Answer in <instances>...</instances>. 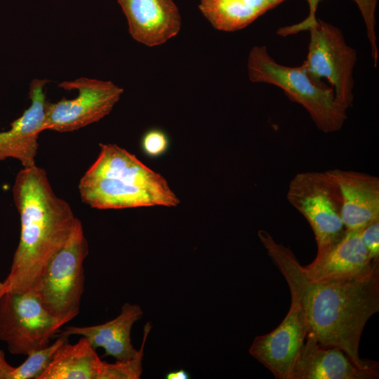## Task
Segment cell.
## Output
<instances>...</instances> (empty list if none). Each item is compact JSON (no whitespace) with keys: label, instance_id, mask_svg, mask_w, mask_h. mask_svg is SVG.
<instances>
[{"label":"cell","instance_id":"6da1fadb","mask_svg":"<svg viewBox=\"0 0 379 379\" xmlns=\"http://www.w3.org/2000/svg\"><path fill=\"white\" fill-rule=\"evenodd\" d=\"M269 257L284 276L291 298L300 308L307 334L319 345L342 350L360 368L378 371V363L361 359L359 343L368 319L379 311V261L355 277L312 281L289 247L265 230L258 232Z\"/></svg>","mask_w":379,"mask_h":379},{"label":"cell","instance_id":"7a4b0ae2","mask_svg":"<svg viewBox=\"0 0 379 379\" xmlns=\"http://www.w3.org/2000/svg\"><path fill=\"white\" fill-rule=\"evenodd\" d=\"M13 196L21 232L5 279L7 291L35 292L48 263L81 221L69 204L55 194L45 170L36 165L18 172Z\"/></svg>","mask_w":379,"mask_h":379},{"label":"cell","instance_id":"3957f363","mask_svg":"<svg viewBox=\"0 0 379 379\" xmlns=\"http://www.w3.org/2000/svg\"><path fill=\"white\" fill-rule=\"evenodd\" d=\"M98 158L79 183L81 200L97 209L177 206L180 200L159 173L115 144H100Z\"/></svg>","mask_w":379,"mask_h":379},{"label":"cell","instance_id":"277c9868","mask_svg":"<svg viewBox=\"0 0 379 379\" xmlns=\"http://www.w3.org/2000/svg\"><path fill=\"white\" fill-rule=\"evenodd\" d=\"M248 73L252 82L267 83L282 89L291 100L301 105L317 127L333 133L343 126L346 111L335 100L333 88L314 80L304 63L288 67L277 63L265 46H254L248 58Z\"/></svg>","mask_w":379,"mask_h":379},{"label":"cell","instance_id":"5b68a950","mask_svg":"<svg viewBox=\"0 0 379 379\" xmlns=\"http://www.w3.org/2000/svg\"><path fill=\"white\" fill-rule=\"evenodd\" d=\"M88 245L80 222L46 267L35 291L41 305L63 325L76 317L84 290Z\"/></svg>","mask_w":379,"mask_h":379},{"label":"cell","instance_id":"8992f818","mask_svg":"<svg viewBox=\"0 0 379 379\" xmlns=\"http://www.w3.org/2000/svg\"><path fill=\"white\" fill-rule=\"evenodd\" d=\"M286 198L310 225L317 246L316 256L327 252L342 239L345 232L342 198L327 171L297 173L289 182Z\"/></svg>","mask_w":379,"mask_h":379},{"label":"cell","instance_id":"52a82bcc","mask_svg":"<svg viewBox=\"0 0 379 379\" xmlns=\"http://www.w3.org/2000/svg\"><path fill=\"white\" fill-rule=\"evenodd\" d=\"M303 30L310 33L308 53L303 62L308 74L318 82L326 78L333 88L335 101L347 110L354 100L356 51L346 44L338 27L323 20L316 18L298 32Z\"/></svg>","mask_w":379,"mask_h":379},{"label":"cell","instance_id":"ba28073f","mask_svg":"<svg viewBox=\"0 0 379 379\" xmlns=\"http://www.w3.org/2000/svg\"><path fill=\"white\" fill-rule=\"evenodd\" d=\"M62 326L34 292L6 291L0 298V340L13 354L27 356L48 345Z\"/></svg>","mask_w":379,"mask_h":379},{"label":"cell","instance_id":"9c48e42d","mask_svg":"<svg viewBox=\"0 0 379 379\" xmlns=\"http://www.w3.org/2000/svg\"><path fill=\"white\" fill-rule=\"evenodd\" d=\"M58 86L67 91L77 90L78 95L46 102L44 130L71 132L99 121L111 112L124 91L110 81L87 77L62 81Z\"/></svg>","mask_w":379,"mask_h":379},{"label":"cell","instance_id":"30bf717a","mask_svg":"<svg viewBox=\"0 0 379 379\" xmlns=\"http://www.w3.org/2000/svg\"><path fill=\"white\" fill-rule=\"evenodd\" d=\"M307 329L298 305L291 300L289 310L271 332L256 336L250 354L277 379H292L295 365L305 341Z\"/></svg>","mask_w":379,"mask_h":379},{"label":"cell","instance_id":"8fae6325","mask_svg":"<svg viewBox=\"0 0 379 379\" xmlns=\"http://www.w3.org/2000/svg\"><path fill=\"white\" fill-rule=\"evenodd\" d=\"M47 79H33L29 86V107L11 123V128L0 132V161L13 158L23 168L36 166L39 147L38 138L44 131L46 95L44 88Z\"/></svg>","mask_w":379,"mask_h":379},{"label":"cell","instance_id":"7c38bea8","mask_svg":"<svg viewBox=\"0 0 379 379\" xmlns=\"http://www.w3.org/2000/svg\"><path fill=\"white\" fill-rule=\"evenodd\" d=\"M137 41L147 46L162 44L181 27L178 8L173 0H117Z\"/></svg>","mask_w":379,"mask_h":379},{"label":"cell","instance_id":"4fadbf2b","mask_svg":"<svg viewBox=\"0 0 379 379\" xmlns=\"http://www.w3.org/2000/svg\"><path fill=\"white\" fill-rule=\"evenodd\" d=\"M342 198L345 230L361 229L379 219V178L366 173L334 168L327 171Z\"/></svg>","mask_w":379,"mask_h":379},{"label":"cell","instance_id":"5bb4252c","mask_svg":"<svg viewBox=\"0 0 379 379\" xmlns=\"http://www.w3.org/2000/svg\"><path fill=\"white\" fill-rule=\"evenodd\" d=\"M378 261L371 259L364 247L361 229L345 230L337 244L303 266V270L312 281L345 279L368 272Z\"/></svg>","mask_w":379,"mask_h":379},{"label":"cell","instance_id":"9a60e30c","mask_svg":"<svg viewBox=\"0 0 379 379\" xmlns=\"http://www.w3.org/2000/svg\"><path fill=\"white\" fill-rule=\"evenodd\" d=\"M378 371L359 368L340 349L324 347L307 335L292 379H375Z\"/></svg>","mask_w":379,"mask_h":379},{"label":"cell","instance_id":"2e32d148","mask_svg":"<svg viewBox=\"0 0 379 379\" xmlns=\"http://www.w3.org/2000/svg\"><path fill=\"white\" fill-rule=\"evenodd\" d=\"M143 311L136 304L126 302L120 314L112 320L89 326H67L56 337L78 335L86 338L96 350H105L104 356H112L119 361H127L138 354L131 340L134 323L141 319Z\"/></svg>","mask_w":379,"mask_h":379},{"label":"cell","instance_id":"e0dca14e","mask_svg":"<svg viewBox=\"0 0 379 379\" xmlns=\"http://www.w3.org/2000/svg\"><path fill=\"white\" fill-rule=\"evenodd\" d=\"M105 364L81 336L74 345L67 340L38 379H102Z\"/></svg>","mask_w":379,"mask_h":379},{"label":"cell","instance_id":"ac0fdd59","mask_svg":"<svg viewBox=\"0 0 379 379\" xmlns=\"http://www.w3.org/2000/svg\"><path fill=\"white\" fill-rule=\"evenodd\" d=\"M199 8L216 29L234 32L274 8L269 0H201Z\"/></svg>","mask_w":379,"mask_h":379},{"label":"cell","instance_id":"d6986e66","mask_svg":"<svg viewBox=\"0 0 379 379\" xmlns=\"http://www.w3.org/2000/svg\"><path fill=\"white\" fill-rule=\"evenodd\" d=\"M67 340H68V337H58L52 345L29 354L27 359L22 364L18 367H15L11 379H38L50 364L57 350Z\"/></svg>","mask_w":379,"mask_h":379},{"label":"cell","instance_id":"ffe728a7","mask_svg":"<svg viewBox=\"0 0 379 379\" xmlns=\"http://www.w3.org/2000/svg\"><path fill=\"white\" fill-rule=\"evenodd\" d=\"M309 4L310 12L308 16L302 21L303 23L309 22L316 18L315 13L317 5L321 0H307ZM354 1L364 20L367 37L369 40L371 48V55L374 61V66L376 67L378 60V51L377 48V38L375 34V10L378 0H352Z\"/></svg>","mask_w":379,"mask_h":379},{"label":"cell","instance_id":"44dd1931","mask_svg":"<svg viewBox=\"0 0 379 379\" xmlns=\"http://www.w3.org/2000/svg\"><path fill=\"white\" fill-rule=\"evenodd\" d=\"M152 325L147 322L144 326L143 340L137 355L127 361H117L114 364L106 362L102 379H138L142 372V361L147 336L151 331Z\"/></svg>","mask_w":379,"mask_h":379},{"label":"cell","instance_id":"7402d4cb","mask_svg":"<svg viewBox=\"0 0 379 379\" xmlns=\"http://www.w3.org/2000/svg\"><path fill=\"white\" fill-rule=\"evenodd\" d=\"M168 146L166 135L161 131L153 129L147 132L142 140V147L149 156L157 157L166 152Z\"/></svg>","mask_w":379,"mask_h":379},{"label":"cell","instance_id":"603a6c76","mask_svg":"<svg viewBox=\"0 0 379 379\" xmlns=\"http://www.w3.org/2000/svg\"><path fill=\"white\" fill-rule=\"evenodd\" d=\"M361 239L371 259L379 260V219L361 229Z\"/></svg>","mask_w":379,"mask_h":379},{"label":"cell","instance_id":"cb8c5ba5","mask_svg":"<svg viewBox=\"0 0 379 379\" xmlns=\"http://www.w3.org/2000/svg\"><path fill=\"white\" fill-rule=\"evenodd\" d=\"M14 368L6 361L4 352L0 350V379H11Z\"/></svg>","mask_w":379,"mask_h":379},{"label":"cell","instance_id":"d4e9b609","mask_svg":"<svg viewBox=\"0 0 379 379\" xmlns=\"http://www.w3.org/2000/svg\"><path fill=\"white\" fill-rule=\"evenodd\" d=\"M166 378L167 379H188L190 375L183 369L172 371L166 374Z\"/></svg>","mask_w":379,"mask_h":379},{"label":"cell","instance_id":"484cf974","mask_svg":"<svg viewBox=\"0 0 379 379\" xmlns=\"http://www.w3.org/2000/svg\"><path fill=\"white\" fill-rule=\"evenodd\" d=\"M7 290H8V284L6 281L5 280L4 281H0V298L6 291H7Z\"/></svg>","mask_w":379,"mask_h":379},{"label":"cell","instance_id":"4316f807","mask_svg":"<svg viewBox=\"0 0 379 379\" xmlns=\"http://www.w3.org/2000/svg\"><path fill=\"white\" fill-rule=\"evenodd\" d=\"M285 0H269L272 7L274 8Z\"/></svg>","mask_w":379,"mask_h":379}]
</instances>
